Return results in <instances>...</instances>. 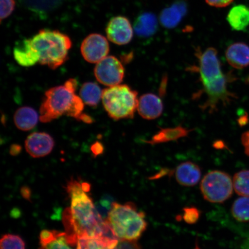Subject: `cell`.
<instances>
[{
	"label": "cell",
	"mask_w": 249,
	"mask_h": 249,
	"mask_svg": "<svg viewBox=\"0 0 249 249\" xmlns=\"http://www.w3.org/2000/svg\"><path fill=\"white\" fill-rule=\"evenodd\" d=\"M89 185L71 180L67 191L71 200L70 209L65 211L64 222L68 244H77L80 238H101L108 240L118 238L107 220L103 219L92 198L87 194Z\"/></svg>",
	"instance_id": "cell-1"
},
{
	"label": "cell",
	"mask_w": 249,
	"mask_h": 249,
	"mask_svg": "<svg viewBox=\"0 0 249 249\" xmlns=\"http://www.w3.org/2000/svg\"><path fill=\"white\" fill-rule=\"evenodd\" d=\"M195 55L198 59V65L194 69L200 74L202 89L195 93L194 99L204 96V102L200 107L202 110L213 114L218 110L220 106L225 107L236 98L228 89L229 80L232 78L223 72L216 49L208 48L202 52L198 48L196 50Z\"/></svg>",
	"instance_id": "cell-2"
},
{
	"label": "cell",
	"mask_w": 249,
	"mask_h": 249,
	"mask_svg": "<svg viewBox=\"0 0 249 249\" xmlns=\"http://www.w3.org/2000/svg\"><path fill=\"white\" fill-rule=\"evenodd\" d=\"M77 81L70 79L63 86L50 89L45 93L39 109V120L48 123L62 116L81 120L85 103L75 92Z\"/></svg>",
	"instance_id": "cell-3"
},
{
	"label": "cell",
	"mask_w": 249,
	"mask_h": 249,
	"mask_svg": "<svg viewBox=\"0 0 249 249\" xmlns=\"http://www.w3.org/2000/svg\"><path fill=\"white\" fill-rule=\"evenodd\" d=\"M107 220L117 237L124 240H138L148 226L145 213L133 202H113Z\"/></svg>",
	"instance_id": "cell-4"
},
{
	"label": "cell",
	"mask_w": 249,
	"mask_h": 249,
	"mask_svg": "<svg viewBox=\"0 0 249 249\" xmlns=\"http://www.w3.org/2000/svg\"><path fill=\"white\" fill-rule=\"evenodd\" d=\"M30 40L39 55V63L52 70L67 61L72 45L69 36L56 30H40Z\"/></svg>",
	"instance_id": "cell-5"
},
{
	"label": "cell",
	"mask_w": 249,
	"mask_h": 249,
	"mask_svg": "<svg viewBox=\"0 0 249 249\" xmlns=\"http://www.w3.org/2000/svg\"><path fill=\"white\" fill-rule=\"evenodd\" d=\"M102 101L112 119H131L138 110V92L126 85L109 87L103 90Z\"/></svg>",
	"instance_id": "cell-6"
},
{
	"label": "cell",
	"mask_w": 249,
	"mask_h": 249,
	"mask_svg": "<svg viewBox=\"0 0 249 249\" xmlns=\"http://www.w3.org/2000/svg\"><path fill=\"white\" fill-rule=\"evenodd\" d=\"M233 181L229 174L223 171H210L201 180L200 189L204 198L212 203H222L231 197Z\"/></svg>",
	"instance_id": "cell-7"
},
{
	"label": "cell",
	"mask_w": 249,
	"mask_h": 249,
	"mask_svg": "<svg viewBox=\"0 0 249 249\" xmlns=\"http://www.w3.org/2000/svg\"><path fill=\"white\" fill-rule=\"evenodd\" d=\"M96 80L102 85L112 87L120 85L124 76L121 62L113 55L107 56L96 64L94 68Z\"/></svg>",
	"instance_id": "cell-8"
},
{
	"label": "cell",
	"mask_w": 249,
	"mask_h": 249,
	"mask_svg": "<svg viewBox=\"0 0 249 249\" xmlns=\"http://www.w3.org/2000/svg\"><path fill=\"white\" fill-rule=\"evenodd\" d=\"M81 53L85 60L91 64H97L107 57L110 48L108 40L98 34H91L84 39L81 45Z\"/></svg>",
	"instance_id": "cell-9"
},
{
	"label": "cell",
	"mask_w": 249,
	"mask_h": 249,
	"mask_svg": "<svg viewBox=\"0 0 249 249\" xmlns=\"http://www.w3.org/2000/svg\"><path fill=\"white\" fill-rule=\"evenodd\" d=\"M106 31L108 39L118 45L127 44L131 41L133 36V31L129 20L121 16L111 18Z\"/></svg>",
	"instance_id": "cell-10"
},
{
	"label": "cell",
	"mask_w": 249,
	"mask_h": 249,
	"mask_svg": "<svg viewBox=\"0 0 249 249\" xmlns=\"http://www.w3.org/2000/svg\"><path fill=\"white\" fill-rule=\"evenodd\" d=\"M54 147L53 138L45 132H34L27 137L25 148L31 157H44L52 151Z\"/></svg>",
	"instance_id": "cell-11"
},
{
	"label": "cell",
	"mask_w": 249,
	"mask_h": 249,
	"mask_svg": "<svg viewBox=\"0 0 249 249\" xmlns=\"http://www.w3.org/2000/svg\"><path fill=\"white\" fill-rule=\"evenodd\" d=\"M138 111L140 116L145 120L157 119L162 114L163 102L154 93H145L139 99Z\"/></svg>",
	"instance_id": "cell-12"
},
{
	"label": "cell",
	"mask_w": 249,
	"mask_h": 249,
	"mask_svg": "<svg viewBox=\"0 0 249 249\" xmlns=\"http://www.w3.org/2000/svg\"><path fill=\"white\" fill-rule=\"evenodd\" d=\"M188 12V5L185 0H177L170 7L164 8L160 15V23L164 28L176 27Z\"/></svg>",
	"instance_id": "cell-13"
},
{
	"label": "cell",
	"mask_w": 249,
	"mask_h": 249,
	"mask_svg": "<svg viewBox=\"0 0 249 249\" xmlns=\"http://www.w3.org/2000/svg\"><path fill=\"white\" fill-rule=\"evenodd\" d=\"M175 176L179 184L184 186H194L201 179V171L197 164L187 161L176 168Z\"/></svg>",
	"instance_id": "cell-14"
},
{
	"label": "cell",
	"mask_w": 249,
	"mask_h": 249,
	"mask_svg": "<svg viewBox=\"0 0 249 249\" xmlns=\"http://www.w3.org/2000/svg\"><path fill=\"white\" fill-rule=\"evenodd\" d=\"M227 62L233 68L244 69L249 66V46L244 42H236L229 46L226 52Z\"/></svg>",
	"instance_id": "cell-15"
},
{
	"label": "cell",
	"mask_w": 249,
	"mask_h": 249,
	"mask_svg": "<svg viewBox=\"0 0 249 249\" xmlns=\"http://www.w3.org/2000/svg\"><path fill=\"white\" fill-rule=\"evenodd\" d=\"M14 55L18 64L24 67L34 66L39 61V55L31 45L30 39L21 40L16 44Z\"/></svg>",
	"instance_id": "cell-16"
},
{
	"label": "cell",
	"mask_w": 249,
	"mask_h": 249,
	"mask_svg": "<svg viewBox=\"0 0 249 249\" xmlns=\"http://www.w3.org/2000/svg\"><path fill=\"white\" fill-rule=\"evenodd\" d=\"M158 22L157 17L151 12L140 14L134 24V30L137 36L142 38H148L157 33Z\"/></svg>",
	"instance_id": "cell-17"
},
{
	"label": "cell",
	"mask_w": 249,
	"mask_h": 249,
	"mask_svg": "<svg viewBox=\"0 0 249 249\" xmlns=\"http://www.w3.org/2000/svg\"><path fill=\"white\" fill-rule=\"evenodd\" d=\"M14 120L18 129L22 131H29L38 124L39 115L32 107H24L16 111Z\"/></svg>",
	"instance_id": "cell-18"
},
{
	"label": "cell",
	"mask_w": 249,
	"mask_h": 249,
	"mask_svg": "<svg viewBox=\"0 0 249 249\" xmlns=\"http://www.w3.org/2000/svg\"><path fill=\"white\" fill-rule=\"evenodd\" d=\"M192 130L186 129L182 126L163 128L152 136L151 140L144 142L148 144L154 145L161 144V143L176 141L180 139L185 138Z\"/></svg>",
	"instance_id": "cell-19"
},
{
	"label": "cell",
	"mask_w": 249,
	"mask_h": 249,
	"mask_svg": "<svg viewBox=\"0 0 249 249\" xmlns=\"http://www.w3.org/2000/svg\"><path fill=\"white\" fill-rule=\"evenodd\" d=\"M66 233L43 230L40 235L42 249H71L67 241Z\"/></svg>",
	"instance_id": "cell-20"
},
{
	"label": "cell",
	"mask_w": 249,
	"mask_h": 249,
	"mask_svg": "<svg viewBox=\"0 0 249 249\" xmlns=\"http://www.w3.org/2000/svg\"><path fill=\"white\" fill-rule=\"evenodd\" d=\"M227 20L233 30H245L249 25V8L244 5L235 6L229 12Z\"/></svg>",
	"instance_id": "cell-21"
},
{
	"label": "cell",
	"mask_w": 249,
	"mask_h": 249,
	"mask_svg": "<svg viewBox=\"0 0 249 249\" xmlns=\"http://www.w3.org/2000/svg\"><path fill=\"white\" fill-rule=\"evenodd\" d=\"M103 91L98 84L86 82L81 87L79 95L85 104L90 107H97L102 98Z\"/></svg>",
	"instance_id": "cell-22"
},
{
	"label": "cell",
	"mask_w": 249,
	"mask_h": 249,
	"mask_svg": "<svg viewBox=\"0 0 249 249\" xmlns=\"http://www.w3.org/2000/svg\"><path fill=\"white\" fill-rule=\"evenodd\" d=\"M25 7L37 14L50 13L60 7L64 0H20Z\"/></svg>",
	"instance_id": "cell-23"
},
{
	"label": "cell",
	"mask_w": 249,
	"mask_h": 249,
	"mask_svg": "<svg viewBox=\"0 0 249 249\" xmlns=\"http://www.w3.org/2000/svg\"><path fill=\"white\" fill-rule=\"evenodd\" d=\"M231 213L239 222H249V197L241 196L236 199L232 205Z\"/></svg>",
	"instance_id": "cell-24"
},
{
	"label": "cell",
	"mask_w": 249,
	"mask_h": 249,
	"mask_svg": "<svg viewBox=\"0 0 249 249\" xmlns=\"http://www.w3.org/2000/svg\"><path fill=\"white\" fill-rule=\"evenodd\" d=\"M116 244L100 238H80L77 239L76 249H111Z\"/></svg>",
	"instance_id": "cell-25"
},
{
	"label": "cell",
	"mask_w": 249,
	"mask_h": 249,
	"mask_svg": "<svg viewBox=\"0 0 249 249\" xmlns=\"http://www.w3.org/2000/svg\"><path fill=\"white\" fill-rule=\"evenodd\" d=\"M233 189L241 196L249 197V170L236 173L232 179Z\"/></svg>",
	"instance_id": "cell-26"
},
{
	"label": "cell",
	"mask_w": 249,
	"mask_h": 249,
	"mask_svg": "<svg viewBox=\"0 0 249 249\" xmlns=\"http://www.w3.org/2000/svg\"><path fill=\"white\" fill-rule=\"evenodd\" d=\"M1 249H25V243L19 236L5 234L1 239Z\"/></svg>",
	"instance_id": "cell-27"
},
{
	"label": "cell",
	"mask_w": 249,
	"mask_h": 249,
	"mask_svg": "<svg viewBox=\"0 0 249 249\" xmlns=\"http://www.w3.org/2000/svg\"><path fill=\"white\" fill-rule=\"evenodd\" d=\"M200 213L197 208L194 207L185 208L183 210V218L185 222L189 224H194L197 222Z\"/></svg>",
	"instance_id": "cell-28"
},
{
	"label": "cell",
	"mask_w": 249,
	"mask_h": 249,
	"mask_svg": "<svg viewBox=\"0 0 249 249\" xmlns=\"http://www.w3.org/2000/svg\"><path fill=\"white\" fill-rule=\"evenodd\" d=\"M15 0H1V20L7 18L14 11Z\"/></svg>",
	"instance_id": "cell-29"
},
{
	"label": "cell",
	"mask_w": 249,
	"mask_h": 249,
	"mask_svg": "<svg viewBox=\"0 0 249 249\" xmlns=\"http://www.w3.org/2000/svg\"><path fill=\"white\" fill-rule=\"evenodd\" d=\"M111 249H142L137 241L120 239L116 246Z\"/></svg>",
	"instance_id": "cell-30"
},
{
	"label": "cell",
	"mask_w": 249,
	"mask_h": 249,
	"mask_svg": "<svg viewBox=\"0 0 249 249\" xmlns=\"http://www.w3.org/2000/svg\"><path fill=\"white\" fill-rule=\"evenodd\" d=\"M233 0H205L208 5L217 8L227 7L231 4Z\"/></svg>",
	"instance_id": "cell-31"
},
{
	"label": "cell",
	"mask_w": 249,
	"mask_h": 249,
	"mask_svg": "<svg viewBox=\"0 0 249 249\" xmlns=\"http://www.w3.org/2000/svg\"><path fill=\"white\" fill-rule=\"evenodd\" d=\"M241 142L245 149V154L249 157V130L243 134L241 137Z\"/></svg>",
	"instance_id": "cell-32"
},
{
	"label": "cell",
	"mask_w": 249,
	"mask_h": 249,
	"mask_svg": "<svg viewBox=\"0 0 249 249\" xmlns=\"http://www.w3.org/2000/svg\"><path fill=\"white\" fill-rule=\"evenodd\" d=\"M21 148L18 145H13L11 148V154L15 155L17 154H18V152H19V149Z\"/></svg>",
	"instance_id": "cell-33"
},
{
	"label": "cell",
	"mask_w": 249,
	"mask_h": 249,
	"mask_svg": "<svg viewBox=\"0 0 249 249\" xmlns=\"http://www.w3.org/2000/svg\"><path fill=\"white\" fill-rule=\"evenodd\" d=\"M195 249H200V248H199V247H198V246H196V247Z\"/></svg>",
	"instance_id": "cell-34"
}]
</instances>
